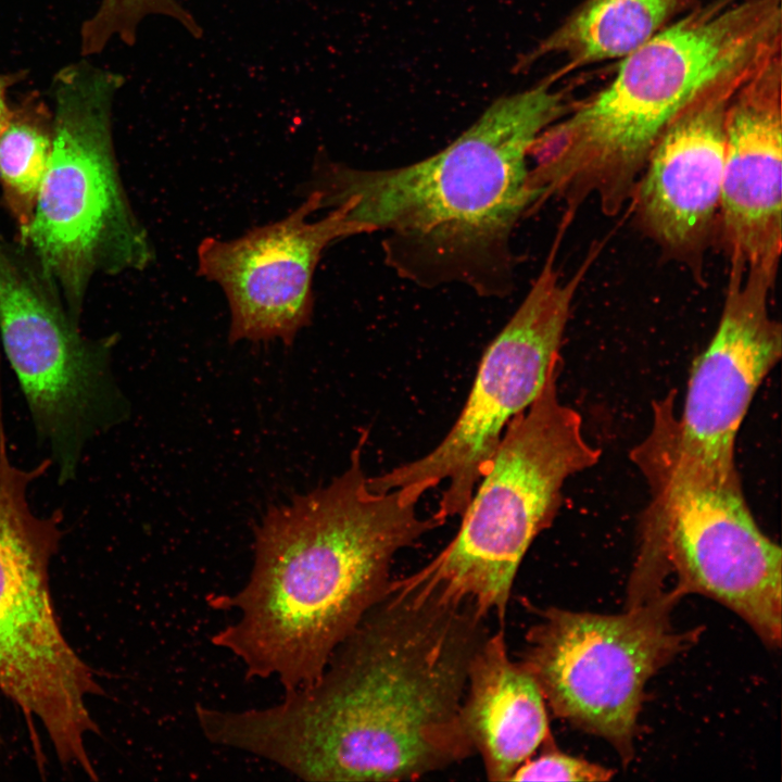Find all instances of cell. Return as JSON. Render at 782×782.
<instances>
[{
  "label": "cell",
  "instance_id": "14",
  "mask_svg": "<svg viewBox=\"0 0 782 782\" xmlns=\"http://www.w3.org/2000/svg\"><path fill=\"white\" fill-rule=\"evenodd\" d=\"M753 71L709 87L670 122L630 200L643 230L697 278L717 235L727 109Z\"/></svg>",
  "mask_w": 782,
  "mask_h": 782
},
{
  "label": "cell",
  "instance_id": "6",
  "mask_svg": "<svg viewBox=\"0 0 782 782\" xmlns=\"http://www.w3.org/2000/svg\"><path fill=\"white\" fill-rule=\"evenodd\" d=\"M123 83L122 75L87 60L53 76L52 149L20 242L77 319L94 275L140 269L152 257L115 157L112 110Z\"/></svg>",
  "mask_w": 782,
  "mask_h": 782
},
{
  "label": "cell",
  "instance_id": "1",
  "mask_svg": "<svg viewBox=\"0 0 782 782\" xmlns=\"http://www.w3.org/2000/svg\"><path fill=\"white\" fill-rule=\"evenodd\" d=\"M489 634L468 604L389 586L310 686L275 705H199L209 742L306 781H411L475 754L461 708Z\"/></svg>",
  "mask_w": 782,
  "mask_h": 782
},
{
  "label": "cell",
  "instance_id": "19",
  "mask_svg": "<svg viewBox=\"0 0 782 782\" xmlns=\"http://www.w3.org/2000/svg\"><path fill=\"white\" fill-rule=\"evenodd\" d=\"M155 14L176 20L194 37L202 34L192 15L176 0H101L97 12L81 25V55L100 53L115 36L133 46L141 21Z\"/></svg>",
  "mask_w": 782,
  "mask_h": 782
},
{
  "label": "cell",
  "instance_id": "8",
  "mask_svg": "<svg viewBox=\"0 0 782 782\" xmlns=\"http://www.w3.org/2000/svg\"><path fill=\"white\" fill-rule=\"evenodd\" d=\"M51 465L50 457L17 465L0 416V689L41 722L63 764L93 778L85 740L97 726L87 696L102 691L65 640L49 589L62 513H36L28 494Z\"/></svg>",
  "mask_w": 782,
  "mask_h": 782
},
{
  "label": "cell",
  "instance_id": "2",
  "mask_svg": "<svg viewBox=\"0 0 782 782\" xmlns=\"http://www.w3.org/2000/svg\"><path fill=\"white\" fill-rule=\"evenodd\" d=\"M366 437L329 483L268 508L255 530L249 579L235 594L210 600L236 611L211 641L236 656L249 679L275 678L285 693L313 684L387 594L395 555L442 526L417 513L432 482L370 489L362 466Z\"/></svg>",
  "mask_w": 782,
  "mask_h": 782
},
{
  "label": "cell",
  "instance_id": "4",
  "mask_svg": "<svg viewBox=\"0 0 782 782\" xmlns=\"http://www.w3.org/2000/svg\"><path fill=\"white\" fill-rule=\"evenodd\" d=\"M781 0H711L621 59L615 77L547 126L529 149V188L541 206L576 212L595 197L604 214L631 200L656 141L715 84L781 50Z\"/></svg>",
  "mask_w": 782,
  "mask_h": 782
},
{
  "label": "cell",
  "instance_id": "13",
  "mask_svg": "<svg viewBox=\"0 0 782 782\" xmlns=\"http://www.w3.org/2000/svg\"><path fill=\"white\" fill-rule=\"evenodd\" d=\"M319 210L318 193L307 191L305 201L277 222L236 239L201 241L198 272L226 295L230 342L279 339L290 345L312 321L313 277L324 251L348 237L375 234L349 217L345 202L311 220Z\"/></svg>",
  "mask_w": 782,
  "mask_h": 782
},
{
  "label": "cell",
  "instance_id": "12",
  "mask_svg": "<svg viewBox=\"0 0 782 782\" xmlns=\"http://www.w3.org/2000/svg\"><path fill=\"white\" fill-rule=\"evenodd\" d=\"M774 280L730 270L718 327L694 361L683 407L673 393L653 404L652 431L672 461L689 470L737 471L734 446L759 386L782 355V329L769 313Z\"/></svg>",
  "mask_w": 782,
  "mask_h": 782
},
{
  "label": "cell",
  "instance_id": "10",
  "mask_svg": "<svg viewBox=\"0 0 782 782\" xmlns=\"http://www.w3.org/2000/svg\"><path fill=\"white\" fill-rule=\"evenodd\" d=\"M0 338L64 484L86 443L122 416L110 371L112 340L89 339L31 254L0 239Z\"/></svg>",
  "mask_w": 782,
  "mask_h": 782
},
{
  "label": "cell",
  "instance_id": "16",
  "mask_svg": "<svg viewBox=\"0 0 782 782\" xmlns=\"http://www.w3.org/2000/svg\"><path fill=\"white\" fill-rule=\"evenodd\" d=\"M461 720L490 781H509L548 737L542 692L510 659L503 630L488 634L471 659Z\"/></svg>",
  "mask_w": 782,
  "mask_h": 782
},
{
  "label": "cell",
  "instance_id": "15",
  "mask_svg": "<svg viewBox=\"0 0 782 782\" xmlns=\"http://www.w3.org/2000/svg\"><path fill=\"white\" fill-rule=\"evenodd\" d=\"M781 50L740 85L726 114L717 235L731 269L775 280L781 248Z\"/></svg>",
  "mask_w": 782,
  "mask_h": 782
},
{
  "label": "cell",
  "instance_id": "9",
  "mask_svg": "<svg viewBox=\"0 0 782 782\" xmlns=\"http://www.w3.org/2000/svg\"><path fill=\"white\" fill-rule=\"evenodd\" d=\"M568 223L560 220L543 267L510 319L487 348L457 419L429 453L376 477L373 491L418 481H446L433 514L442 525L462 516L500 444L508 422L542 390L560 346L575 294L605 241L592 243L566 282L555 266Z\"/></svg>",
  "mask_w": 782,
  "mask_h": 782
},
{
  "label": "cell",
  "instance_id": "11",
  "mask_svg": "<svg viewBox=\"0 0 782 782\" xmlns=\"http://www.w3.org/2000/svg\"><path fill=\"white\" fill-rule=\"evenodd\" d=\"M673 590L631 604L619 615L541 611L527 633L524 666L554 715L607 740L623 762L633 756L636 720L648 679L694 643L679 633L670 610Z\"/></svg>",
  "mask_w": 782,
  "mask_h": 782
},
{
  "label": "cell",
  "instance_id": "18",
  "mask_svg": "<svg viewBox=\"0 0 782 782\" xmlns=\"http://www.w3.org/2000/svg\"><path fill=\"white\" fill-rule=\"evenodd\" d=\"M53 139V112L37 91L11 105L0 133V189L18 241L31 222Z\"/></svg>",
  "mask_w": 782,
  "mask_h": 782
},
{
  "label": "cell",
  "instance_id": "21",
  "mask_svg": "<svg viewBox=\"0 0 782 782\" xmlns=\"http://www.w3.org/2000/svg\"><path fill=\"white\" fill-rule=\"evenodd\" d=\"M24 77L25 72L0 74V133L5 126L10 115L11 105L7 99L8 90Z\"/></svg>",
  "mask_w": 782,
  "mask_h": 782
},
{
  "label": "cell",
  "instance_id": "7",
  "mask_svg": "<svg viewBox=\"0 0 782 782\" xmlns=\"http://www.w3.org/2000/svg\"><path fill=\"white\" fill-rule=\"evenodd\" d=\"M631 459L651 489L632 586L657 590L664 570H673L679 594L721 603L779 647L782 552L754 519L739 472L685 469L648 438Z\"/></svg>",
  "mask_w": 782,
  "mask_h": 782
},
{
  "label": "cell",
  "instance_id": "17",
  "mask_svg": "<svg viewBox=\"0 0 782 782\" xmlns=\"http://www.w3.org/2000/svg\"><path fill=\"white\" fill-rule=\"evenodd\" d=\"M697 3V0H583L534 47L519 54L512 72H527L551 55L565 56L552 73L558 80L582 66L622 59Z\"/></svg>",
  "mask_w": 782,
  "mask_h": 782
},
{
  "label": "cell",
  "instance_id": "3",
  "mask_svg": "<svg viewBox=\"0 0 782 782\" xmlns=\"http://www.w3.org/2000/svg\"><path fill=\"white\" fill-rule=\"evenodd\" d=\"M556 83L550 74L497 98L453 142L408 165L363 169L319 157L308 191L320 209L345 202L351 219L382 232L383 261L399 277L506 298L515 287L513 232L537 213L529 149L575 105Z\"/></svg>",
  "mask_w": 782,
  "mask_h": 782
},
{
  "label": "cell",
  "instance_id": "20",
  "mask_svg": "<svg viewBox=\"0 0 782 782\" xmlns=\"http://www.w3.org/2000/svg\"><path fill=\"white\" fill-rule=\"evenodd\" d=\"M614 771L555 748L521 764L509 781H607Z\"/></svg>",
  "mask_w": 782,
  "mask_h": 782
},
{
  "label": "cell",
  "instance_id": "5",
  "mask_svg": "<svg viewBox=\"0 0 782 782\" xmlns=\"http://www.w3.org/2000/svg\"><path fill=\"white\" fill-rule=\"evenodd\" d=\"M562 368L560 360L534 401L508 422L454 538L394 586L468 604L484 619L494 613L504 622L518 568L554 521L565 482L596 465L602 453L584 437L581 415L559 398Z\"/></svg>",
  "mask_w": 782,
  "mask_h": 782
}]
</instances>
